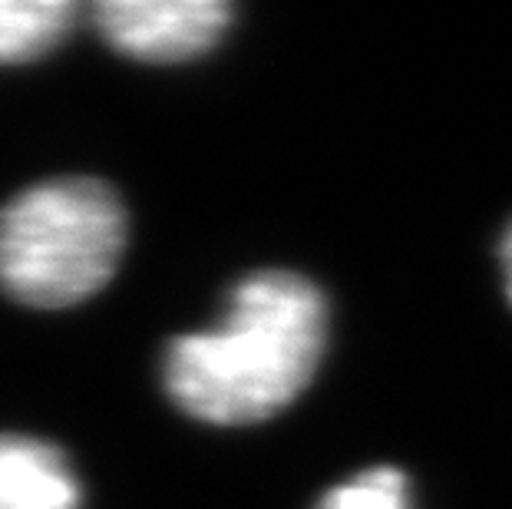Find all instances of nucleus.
<instances>
[{
    "instance_id": "obj_5",
    "label": "nucleus",
    "mask_w": 512,
    "mask_h": 509,
    "mask_svg": "<svg viewBox=\"0 0 512 509\" xmlns=\"http://www.w3.org/2000/svg\"><path fill=\"white\" fill-rule=\"evenodd\" d=\"M76 7L67 0H0V67L37 60L70 34Z\"/></svg>"
},
{
    "instance_id": "obj_7",
    "label": "nucleus",
    "mask_w": 512,
    "mask_h": 509,
    "mask_svg": "<svg viewBox=\"0 0 512 509\" xmlns=\"http://www.w3.org/2000/svg\"><path fill=\"white\" fill-rule=\"evenodd\" d=\"M499 262H503V278H506V295L512 305V222L503 235V245H499Z\"/></svg>"
},
{
    "instance_id": "obj_6",
    "label": "nucleus",
    "mask_w": 512,
    "mask_h": 509,
    "mask_svg": "<svg viewBox=\"0 0 512 509\" xmlns=\"http://www.w3.org/2000/svg\"><path fill=\"white\" fill-rule=\"evenodd\" d=\"M318 509H410L407 476L394 467L364 470L354 480L334 486Z\"/></svg>"
},
{
    "instance_id": "obj_1",
    "label": "nucleus",
    "mask_w": 512,
    "mask_h": 509,
    "mask_svg": "<svg viewBox=\"0 0 512 509\" xmlns=\"http://www.w3.org/2000/svg\"><path fill=\"white\" fill-rule=\"evenodd\" d=\"M328 341V305L314 281L285 268L242 278L222 324L182 334L162 357L172 404L219 427L281 414L311 384Z\"/></svg>"
},
{
    "instance_id": "obj_4",
    "label": "nucleus",
    "mask_w": 512,
    "mask_h": 509,
    "mask_svg": "<svg viewBox=\"0 0 512 509\" xmlns=\"http://www.w3.org/2000/svg\"><path fill=\"white\" fill-rule=\"evenodd\" d=\"M0 509H80L67 457L53 443L0 433Z\"/></svg>"
},
{
    "instance_id": "obj_3",
    "label": "nucleus",
    "mask_w": 512,
    "mask_h": 509,
    "mask_svg": "<svg viewBox=\"0 0 512 509\" xmlns=\"http://www.w3.org/2000/svg\"><path fill=\"white\" fill-rule=\"evenodd\" d=\"M93 20L123 57L179 63L222 40L232 7L222 0H106L93 7Z\"/></svg>"
},
{
    "instance_id": "obj_2",
    "label": "nucleus",
    "mask_w": 512,
    "mask_h": 509,
    "mask_svg": "<svg viewBox=\"0 0 512 509\" xmlns=\"http://www.w3.org/2000/svg\"><path fill=\"white\" fill-rule=\"evenodd\" d=\"M123 248L126 209L113 186L37 182L0 209V288L27 308L80 305L116 275Z\"/></svg>"
}]
</instances>
